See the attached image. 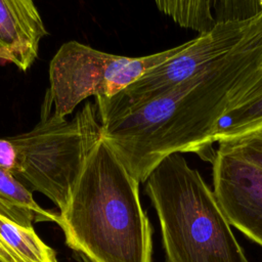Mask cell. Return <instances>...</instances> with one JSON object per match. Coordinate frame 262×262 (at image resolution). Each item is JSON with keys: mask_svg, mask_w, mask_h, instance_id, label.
<instances>
[{"mask_svg": "<svg viewBox=\"0 0 262 262\" xmlns=\"http://www.w3.org/2000/svg\"><path fill=\"white\" fill-rule=\"evenodd\" d=\"M0 235L23 262H58L53 249L35 232L0 213Z\"/></svg>", "mask_w": 262, "mask_h": 262, "instance_id": "9c48e42d", "label": "cell"}, {"mask_svg": "<svg viewBox=\"0 0 262 262\" xmlns=\"http://www.w3.org/2000/svg\"><path fill=\"white\" fill-rule=\"evenodd\" d=\"M0 57H1V50H0Z\"/></svg>", "mask_w": 262, "mask_h": 262, "instance_id": "9a60e30c", "label": "cell"}, {"mask_svg": "<svg viewBox=\"0 0 262 262\" xmlns=\"http://www.w3.org/2000/svg\"><path fill=\"white\" fill-rule=\"evenodd\" d=\"M252 19L219 24L201 33L186 42L179 53L148 71L113 97L95 98L100 124L164 95L204 73L238 43Z\"/></svg>", "mask_w": 262, "mask_h": 262, "instance_id": "5b68a950", "label": "cell"}, {"mask_svg": "<svg viewBox=\"0 0 262 262\" xmlns=\"http://www.w3.org/2000/svg\"><path fill=\"white\" fill-rule=\"evenodd\" d=\"M47 30L33 0H0V59L28 71Z\"/></svg>", "mask_w": 262, "mask_h": 262, "instance_id": "52a82bcc", "label": "cell"}, {"mask_svg": "<svg viewBox=\"0 0 262 262\" xmlns=\"http://www.w3.org/2000/svg\"><path fill=\"white\" fill-rule=\"evenodd\" d=\"M261 68H262V62H261Z\"/></svg>", "mask_w": 262, "mask_h": 262, "instance_id": "2e32d148", "label": "cell"}, {"mask_svg": "<svg viewBox=\"0 0 262 262\" xmlns=\"http://www.w3.org/2000/svg\"><path fill=\"white\" fill-rule=\"evenodd\" d=\"M178 26L200 34L219 24L252 19L262 12V0H154Z\"/></svg>", "mask_w": 262, "mask_h": 262, "instance_id": "ba28073f", "label": "cell"}, {"mask_svg": "<svg viewBox=\"0 0 262 262\" xmlns=\"http://www.w3.org/2000/svg\"><path fill=\"white\" fill-rule=\"evenodd\" d=\"M262 125V96L226 113L219 121L215 141L230 138Z\"/></svg>", "mask_w": 262, "mask_h": 262, "instance_id": "8fae6325", "label": "cell"}, {"mask_svg": "<svg viewBox=\"0 0 262 262\" xmlns=\"http://www.w3.org/2000/svg\"><path fill=\"white\" fill-rule=\"evenodd\" d=\"M0 167L9 174L16 167V150L9 136L0 138Z\"/></svg>", "mask_w": 262, "mask_h": 262, "instance_id": "4fadbf2b", "label": "cell"}, {"mask_svg": "<svg viewBox=\"0 0 262 262\" xmlns=\"http://www.w3.org/2000/svg\"><path fill=\"white\" fill-rule=\"evenodd\" d=\"M186 42L157 53L130 57L94 49L78 41L63 43L49 64L53 113L66 118L83 100L111 98L148 71L179 53Z\"/></svg>", "mask_w": 262, "mask_h": 262, "instance_id": "277c9868", "label": "cell"}, {"mask_svg": "<svg viewBox=\"0 0 262 262\" xmlns=\"http://www.w3.org/2000/svg\"><path fill=\"white\" fill-rule=\"evenodd\" d=\"M57 224L83 262H151L152 228L140 204L139 182L102 137Z\"/></svg>", "mask_w": 262, "mask_h": 262, "instance_id": "6da1fadb", "label": "cell"}, {"mask_svg": "<svg viewBox=\"0 0 262 262\" xmlns=\"http://www.w3.org/2000/svg\"><path fill=\"white\" fill-rule=\"evenodd\" d=\"M213 192L230 225L262 246V167L218 144Z\"/></svg>", "mask_w": 262, "mask_h": 262, "instance_id": "8992f818", "label": "cell"}, {"mask_svg": "<svg viewBox=\"0 0 262 262\" xmlns=\"http://www.w3.org/2000/svg\"><path fill=\"white\" fill-rule=\"evenodd\" d=\"M217 143L262 167V125Z\"/></svg>", "mask_w": 262, "mask_h": 262, "instance_id": "7c38bea8", "label": "cell"}, {"mask_svg": "<svg viewBox=\"0 0 262 262\" xmlns=\"http://www.w3.org/2000/svg\"><path fill=\"white\" fill-rule=\"evenodd\" d=\"M0 200L31 218L33 221L57 223L58 215L44 210L34 200L32 191L0 167Z\"/></svg>", "mask_w": 262, "mask_h": 262, "instance_id": "30bf717a", "label": "cell"}, {"mask_svg": "<svg viewBox=\"0 0 262 262\" xmlns=\"http://www.w3.org/2000/svg\"><path fill=\"white\" fill-rule=\"evenodd\" d=\"M101 137L95 102L86 101L73 119L67 120L53 113L46 92L38 124L28 132L9 136L16 150L11 175L30 191L45 194L61 212Z\"/></svg>", "mask_w": 262, "mask_h": 262, "instance_id": "3957f363", "label": "cell"}, {"mask_svg": "<svg viewBox=\"0 0 262 262\" xmlns=\"http://www.w3.org/2000/svg\"><path fill=\"white\" fill-rule=\"evenodd\" d=\"M167 262H249L213 190L182 154L165 158L145 180Z\"/></svg>", "mask_w": 262, "mask_h": 262, "instance_id": "7a4b0ae2", "label": "cell"}, {"mask_svg": "<svg viewBox=\"0 0 262 262\" xmlns=\"http://www.w3.org/2000/svg\"><path fill=\"white\" fill-rule=\"evenodd\" d=\"M0 262H23L17 254L0 235Z\"/></svg>", "mask_w": 262, "mask_h": 262, "instance_id": "5bb4252c", "label": "cell"}]
</instances>
